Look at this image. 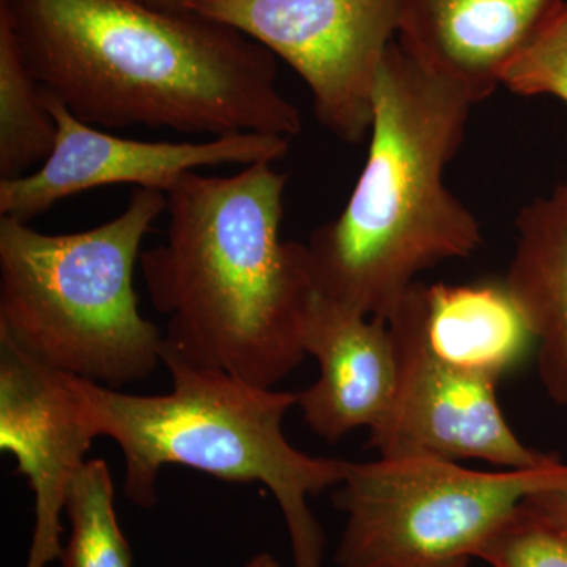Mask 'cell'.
Wrapping results in <instances>:
<instances>
[{
  "mask_svg": "<svg viewBox=\"0 0 567 567\" xmlns=\"http://www.w3.org/2000/svg\"><path fill=\"white\" fill-rule=\"evenodd\" d=\"M0 17L41 91L87 125L301 133L274 52L197 11L140 0H0Z\"/></svg>",
  "mask_w": 567,
  "mask_h": 567,
  "instance_id": "6da1fadb",
  "label": "cell"
},
{
  "mask_svg": "<svg viewBox=\"0 0 567 567\" xmlns=\"http://www.w3.org/2000/svg\"><path fill=\"white\" fill-rule=\"evenodd\" d=\"M287 175L257 163L229 177L188 173L166 193V240L141 254L164 344L186 363L275 388L308 357L315 295L305 244L281 240Z\"/></svg>",
  "mask_w": 567,
  "mask_h": 567,
  "instance_id": "7a4b0ae2",
  "label": "cell"
},
{
  "mask_svg": "<svg viewBox=\"0 0 567 567\" xmlns=\"http://www.w3.org/2000/svg\"><path fill=\"white\" fill-rule=\"evenodd\" d=\"M472 106L398 40L390 44L377 78L363 173L341 215L305 244L317 293L386 320L421 271L480 248L476 216L443 182Z\"/></svg>",
  "mask_w": 567,
  "mask_h": 567,
  "instance_id": "3957f363",
  "label": "cell"
},
{
  "mask_svg": "<svg viewBox=\"0 0 567 567\" xmlns=\"http://www.w3.org/2000/svg\"><path fill=\"white\" fill-rule=\"evenodd\" d=\"M162 360L173 379L167 394H126L66 374L93 434L110 436L122 450L126 498L145 509L155 506L167 465L226 483H262L281 509L295 567H323V529L308 498L338 487L349 462L309 456L284 435V417L298 393L186 363L166 344Z\"/></svg>",
  "mask_w": 567,
  "mask_h": 567,
  "instance_id": "277c9868",
  "label": "cell"
},
{
  "mask_svg": "<svg viewBox=\"0 0 567 567\" xmlns=\"http://www.w3.org/2000/svg\"><path fill=\"white\" fill-rule=\"evenodd\" d=\"M166 193L136 188L121 215L51 235L0 216V336L63 374L103 386L163 365L164 334L142 317L134 267Z\"/></svg>",
  "mask_w": 567,
  "mask_h": 567,
  "instance_id": "5b68a950",
  "label": "cell"
},
{
  "mask_svg": "<svg viewBox=\"0 0 567 567\" xmlns=\"http://www.w3.org/2000/svg\"><path fill=\"white\" fill-rule=\"evenodd\" d=\"M561 461L537 468L477 472L425 453L349 462L333 488L346 514L338 567H443L476 558L525 498L566 486Z\"/></svg>",
  "mask_w": 567,
  "mask_h": 567,
  "instance_id": "8992f818",
  "label": "cell"
},
{
  "mask_svg": "<svg viewBox=\"0 0 567 567\" xmlns=\"http://www.w3.org/2000/svg\"><path fill=\"white\" fill-rule=\"evenodd\" d=\"M289 63L312 93L317 118L357 144L371 132L380 66L399 29V0H193Z\"/></svg>",
  "mask_w": 567,
  "mask_h": 567,
  "instance_id": "52a82bcc",
  "label": "cell"
},
{
  "mask_svg": "<svg viewBox=\"0 0 567 567\" xmlns=\"http://www.w3.org/2000/svg\"><path fill=\"white\" fill-rule=\"evenodd\" d=\"M398 360V390L390 420L369 435L382 454L425 453L476 458L505 470L558 461L522 443L496 399V383L436 358L425 344L412 308L401 298L386 319Z\"/></svg>",
  "mask_w": 567,
  "mask_h": 567,
  "instance_id": "ba28073f",
  "label": "cell"
},
{
  "mask_svg": "<svg viewBox=\"0 0 567 567\" xmlns=\"http://www.w3.org/2000/svg\"><path fill=\"white\" fill-rule=\"evenodd\" d=\"M44 95L58 137L35 173L0 181V216L29 223L74 194L107 185L169 193L183 175L224 164L275 163L289 153V140L238 133L199 142H144L100 132L54 96Z\"/></svg>",
  "mask_w": 567,
  "mask_h": 567,
  "instance_id": "9c48e42d",
  "label": "cell"
},
{
  "mask_svg": "<svg viewBox=\"0 0 567 567\" xmlns=\"http://www.w3.org/2000/svg\"><path fill=\"white\" fill-rule=\"evenodd\" d=\"M95 439L69 375L0 336V447L17 458L33 494L25 567L61 559L66 492Z\"/></svg>",
  "mask_w": 567,
  "mask_h": 567,
  "instance_id": "30bf717a",
  "label": "cell"
},
{
  "mask_svg": "<svg viewBox=\"0 0 567 567\" xmlns=\"http://www.w3.org/2000/svg\"><path fill=\"white\" fill-rule=\"evenodd\" d=\"M303 349L319 379L297 405L315 434L336 443L358 427L382 431L398 390V360L386 320L364 317L315 292L303 322Z\"/></svg>",
  "mask_w": 567,
  "mask_h": 567,
  "instance_id": "8fae6325",
  "label": "cell"
},
{
  "mask_svg": "<svg viewBox=\"0 0 567 567\" xmlns=\"http://www.w3.org/2000/svg\"><path fill=\"white\" fill-rule=\"evenodd\" d=\"M566 0H399V43L473 104Z\"/></svg>",
  "mask_w": 567,
  "mask_h": 567,
  "instance_id": "7c38bea8",
  "label": "cell"
},
{
  "mask_svg": "<svg viewBox=\"0 0 567 567\" xmlns=\"http://www.w3.org/2000/svg\"><path fill=\"white\" fill-rule=\"evenodd\" d=\"M440 360L498 383L536 350L532 328L506 282H415L404 297Z\"/></svg>",
  "mask_w": 567,
  "mask_h": 567,
  "instance_id": "4fadbf2b",
  "label": "cell"
},
{
  "mask_svg": "<svg viewBox=\"0 0 567 567\" xmlns=\"http://www.w3.org/2000/svg\"><path fill=\"white\" fill-rule=\"evenodd\" d=\"M506 286L536 339L537 372L567 409V178L517 216Z\"/></svg>",
  "mask_w": 567,
  "mask_h": 567,
  "instance_id": "5bb4252c",
  "label": "cell"
},
{
  "mask_svg": "<svg viewBox=\"0 0 567 567\" xmlns=\"http://www.w3.org/2000/svg\"><path fill=\"white\" fill-rule=\"evenodd\" d=\"M58 126L9 22L0 17V181L22 177L54 151Z\"/></svg>",
  "mask_w": 567,
  "mask_h": 567,
  "instance_id": "9a60e30c",
  "label": "cell"
},
{
  "mask_svg": "<svg viewBox=\"0 0 567 567\" xmlns=\"http://www.w3.org/2000/svg\"><path fill=\"white\" fill-rule=\"evenodd\" d=\"M114 481L102 458L85 461L65 498L70 537L62 567H133V551L114 506Z\"/></svg>",
  "mask_w": 567,
  "mask_h": 567,
  "instance_id": "2e32d148",
  "label": "cell"
},
{
  "mask_svg": "<svg viewBox=\"0 0 567 567\" xmlns=\"http://www.w3.org/2000/svg\"><path fill=\"white\" fill-rule=\"evenodd\" d=\"M476 558L492 567H567V536L525 498Z\"/></svg>",
  "mask_w": 567,
  "mask_h": 567,
  "instance_id": "e0dca14e",
  "label": "cell"
},
{
  "mask_svg": "<svg viewBox=\"0 0 567 567\" xmlns=\"http://www.w3.org/2000/svg\"><path fill=\"white\" fill-rule=\"evenodd\" d=\"M499 85L517 95H554L567 103V2L507 63Z\"/></svg>",
  "mask_w": 567,
  "mask_h": 567,
  "instance_id": "ac0fdd59",
  "label": "cell"
},
{
  "mask_svg": "<svg viewBox=\"0 0 567 567\" xmlns=\"http://www.w3.org/2000/svg\"><path fill=\"white\" fill-rule=\"evenodd\" d=\"M528 502L567 536V484L528 496Z\"/></svg>",
  "mask_w": 567,
  "mask_h": 567,
  "instance_id": "d6986e66",
  "label": "cell"
},
{
  "mask_svg": "<svg viewBox=\"0 0 567 567\" xmlns=\"http://www.w3.org/2000/svg\"><path fill=\"white\" fill-rule=\"evenodd\" d=\"M142 3L167 11H189L193 0H140Z\"/></svg>",
  "mask_w": 567,
  "mask_h": 567,
  "instance_id": "ffe728a7",
  "label": "cell"
},
{
  "mask_svg": "<svg viewBox=\"0 0 567 567\" xmlns=\"http://www.w3.org/2000/svg\"><path fill=\"white\" fill-rule=\"evenodd\" d=\"M241 567H281L278 559L270 554H257L256 557L249 559L245 566Z\"/></svg>",
  "mask_w": 567,
  "mask_h": 567,
  "instance_id": "44dd1931",
  "label": "cell"
},
{
  "mask_svg": "<svg viewBox=\"0 0 567 567\" xmlns=\"http://www.w3.org/2000/svg\"><path fill=\"white\" fill-rule=\"evenodd\" d=\"M468 563L470 561H457V563H453V565H447V566H443V567H468Z\"/></svg>",
  "mask_w": 567,
  "mask_h": 567,
  "instance_id": "7402d4cb",
  "label": "cell"
}]
</instances>
